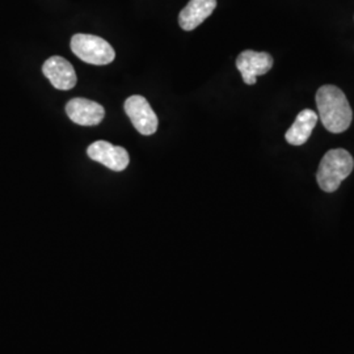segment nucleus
Wrapping results in <instances>:
<instances>
[{
	"instance_id": "obj_2",
	"label": "nucleus",
	"mask_w": 354,
	"mask_h": 354,
	"mask_svg": "<svg viewBox=\"0 0 354 354\" xmlns=\"http://www.w3.org/2000/svg\"><path fill=\"white\" fill-rule=\"evenodd\" d=\"M353 168V156L346 150H329L323 156L317 169V181L320 189L326 193L336 192L342 181L352 174Z\"/></svg>"
},
{
	"instance_id": "obj_5",
	"label": "nucleus",
	"mask_w": 354,
	"mask_h": 354,
	"mask_svg": "<svg viewBox=\"0 0 354 354\" xmlns=\"http://www.w3.org/2000/svg\"><path fill=\"white\" fill-rule=\"evenodd\" d=\"M273 67V57L266 51L244 50L236 58V68L245 84L253 86L257 76L266 75Z\"/></svg>"
},
{
	"instance_id": "obj_6",
	"label": "nucleus",
	"mask_w": 354,
	"mask_h": 354,
	"mask_svg": "<svg viewBox=\"0 0 354 354\" xmlns=\"http://www.w3.org/2000/svg\"><path fill=\"white\" fill-rule=\"evenodd\" d=\"M89 158L114 172H121L127 169L130 158L124 147L113 146L106 140L93 142L87 150Z\"/></svg>"
},
{
	"instance_id": "obj_9",
	"label": "nucleus",
	"mask_w": 354,
	"mask_h": 354,
	"mask_svg": "<svg viewBox=\"0 0 354 354\" xmlns=\"http://www.w3.org/2000/svg\"><path fill=\"white\" fill-rule=\"evenodd\" d=\"M216 0H190L178 16V24L184 30H193L214 12Z\"/></svg>"
},
{
	"instance_id": "obj_10",
	"label": "nucleus",
	"mask_w": 354,
	"mask_h": 354,
	"mask_svg": "<svg viewBox=\"0 0 354 354\" xmlns=\"http://www.w3.org/2000/svg\"><path fill=\"white\" fill-rule=\"evenodd\" d=\"M317 122V114L311 109H304L286 131L285 140L292 146H302L311 137Z\"/></svg>"
},
{
	"instance_id": "obj_1",
	"label": "nucleus",
	"mask_w": 354,
	"mask_h": 354,
	"mask_svg": "<svg viewBox=\"0 0 354 354\" xmlns=\"http://www.w3.org/2000/svg\"><path fill=\"white\" fill-rule=\"evenodd\" d=\"M317 106L319 117L330 133L346 131L353 120V112L342 89L336 86H323L317 89Z\"/></svg>"
},
{
	"instance_id": "obj_3",
	"label": "nucleus",
	"mask_w": 354,
	"mask_h": 354,
	"mask_svg": "<svg viewBox=\"0 0 354 354\" xmlns=\"http://www.w3.org/2000/svg\"><path fill=\"white\" fill-rule=\"evenodd\" d=\"M71 50L82 61L96 66L112 64L115 58L111 44L93 35H75L71 38Z\"/></svg>"
},
{
	"instance_id": "obj_8",
	"label": "nucleus",
	"mask_w": 354,
	"mask_h": 354,
	"mask_svg": "<svg viewBox=\"0 0 354 354\" xmlns=\"http://www.w3.org/2000/svg\"><path fill=\"white\" fill-rule=\"evenodd\" d=\"M44 75L50 80L53 87L61 91H68L76 86L75 70L73 64L62 57H51L42 66Z\"/></svg>"
},
{
	"instance_id": "obj_4",
	"label": "nucleus",
	"mask_w": 354,
	"mask_h": 354,
	"mask_svg": "<svg viewBox=\"0 0 354 354\" xmlns=\"http://www.w3.org/2000/svg\"><path fill=\"white\" fill-rule=\"evenodd\" d=\"M124 108L131 124L142 136H151L158 130V115L143 96H130L125 102Z\"/></svg>"
},
{
	"instance_id": "obj_7",
	"label": "nucleus",
	"mask_w": 354,
	"mask_h": 354,
	"mask_svg": "<svg viewBox=\"0 0 354 354\" xmlns=\"http://www.w3.org/2000/svg\"><path fill=\"white\" fill-rule=\"evenodd\" d=\"M66 113L68 118L82 127L99 125L105 115L102 105L88 99H73L66 105Z\"/></svg>"
}]
</instances>
